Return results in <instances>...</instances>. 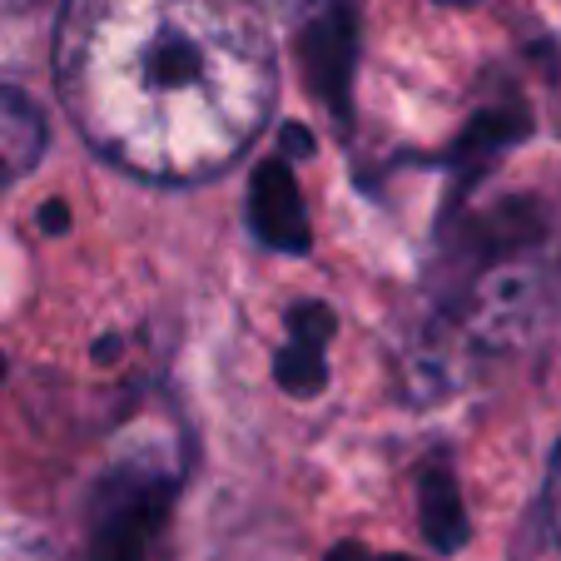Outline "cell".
Segmentation results:
<instances>
[{"mask_svg":"<svg viewBox=\"0 0 561 561\" xmlns=\"http://www.w3.org/2000/svg\"><path fill=\"white\" fill-rule=\"evenodd\" d=\"M55 80L100 154L164 184L229 170L278 85L259 0H70Z\"/></svg>","mask_w":561,"mask_h":561,"instance_id":"obj_1","label":"cell"},{"mask_svg":"<svg viewBox=\"0 0 561 561\" xmlns=\"http://www.w3.org/2000/svg\"><path fill=\"white\" fill-rule=\"evenodd\" d=\"M174 497V467L159 447L125 453L90 497L85 561H145Z\"/></svg>","mask_w":561,"mask_h":561,"instance_id":"obj_2","label":"cell"},{"mask_svg":"<svg viewBox=\"0 0 561 561\" xmlns=\"http://www.w3.org/2000/svg\"><path fill=\"white\" fill-rule=\"evenodd\" d=\"M249 224L264 239L268 249H284V254H304L308 249V209L298 199V184L288 159L274 154L254 170V184H249Z\"/></svg>","mask_w":561,"mask_h":561,"instance_id":"obj_3","label":"cell"},{"mask_svg":"<svg viewBox=\"0 0 561 561\" xmlns=\"http://www.w3.org/2000/svg\"><path fill=\"white\" fill-rule=\"evenodd\" d=\"M329 333H333V313L323 304H298L294 318H288V339L278 348V382H284L294 398H313L329 378L323 368V348H329Z\"/></svg>","mask_w":561,"mask_h":561,"instance_id":"obj_4","label":"cell"},{"mask_svg":"<svg viewBox=\"0 0 561 561\" xmlns=\"http://www.w3.org/2000/svg\"><path fill=\"white\" fill-rule=\"evenodd\" d=\"M308 50V70H313V90L333 100L343 110V90H348V70H353V15L348 5H329L313 21L304 41Z\"/></svg>","mask_w":561,"mask_h":561,"instance_id":"obj_5","label":"cell"},{"mask_svg":"<svg viewBox=\"0 0 561 561\" xmlns=\"http://www.w3.org/2000/svg\"><path fill=\"white\" fill-rule=\"evenodd\" d=\"M45 149V115L15 85H0V184H15L35 170Z\"/></svg>","mask_w":561,"mask_h":561,"instance_id":"obj_6","label":"cell"},{"mask_svg":"<svg viewBox=\"0 0 561 561\" xmlns=\"http://www.w3.org/2000/svg\"><path fill=\"white\" fill-rule=\"evenodd\" d=\"M423 531L437 551H457L467 541V512L457 497L453 472H427L423 477Z\"/></svg>","mask_w":561,"mask_h":561,"instance_id":"obj_7","label":"cell"},{"mask_svg":"<svg viewBox=\"0 0 561 561\" xmlns=\"http://www.w3.org/2000/svg\"><path fill=\"white\" fill-rule=\"evenodd\" d=\"M547 507H551V527H557V537H561V447H557V457H551V488H547Z\"/></svg>","mask_w":561,"mask_h":561,"instance_id":"obj_8","label":"cell"},{"mask_svg":"<svg viewBox=\"0 0 561 561\" xmlns=\"http://www.w3.org/2000/svg\"><path fill=\"white\" fill-rule=\"evenodd\" d=\"M65 224H70V209H65V204H60V199H50V204H45V209H41V229L60 233V229H65Z\"/></svg>","mask_w":561,"mask_h":561,"instance_id":"obj_9","label":"cell"},{"mask_svg":"<svg viewBox=\"0 0 561 561\" xmlns=\"http://www.w3.org/2000/svg\"><path fill=\"white\" fill-rule=\"evenodd\" d=\"M329 561H408V557H373V551H363V547H333Z\"/></svg>","mask_w":561,"mask_h":561,"instance_id":"obj_10","label":"cell"},{"mask_svg":"<svg viewBox=\"0 0 561 561\" xmlns=\"http://www.w3.org/2000/svg\"><path fill=\"white\" fill-rule=\"evenodd\" d=\"M0 5H31V0H0Z\"/></svg>","mask_w":561,"mask_h":561,"instance_id":"obj_11","label":"cell"},{"mask_svg":"<svg viewBox=\"0 0 561 561\" xmlns=\"http://www.w3.org/2000/svg\"><path fill=\"white\" fill-rule=\"evenodd\" d=\"M447 5H467V0H447Z\"/></svg>","mask_w":561,"mask_h":561,"instance_id":"obj_12","label":"cell"},{"mask_svg":"<svg viewBox=\"0 0 561 561\" xmlns=\"http://www.w3.org/2000/svg\"><path fill=\"white\" fill-rule=\"evenodd\" d=\"M0 373H5V363H0Z\"/></svg>","mask_w":561,"mask_h":561,"instance_id":"obj_13","label":"cell"}]
</instances>
